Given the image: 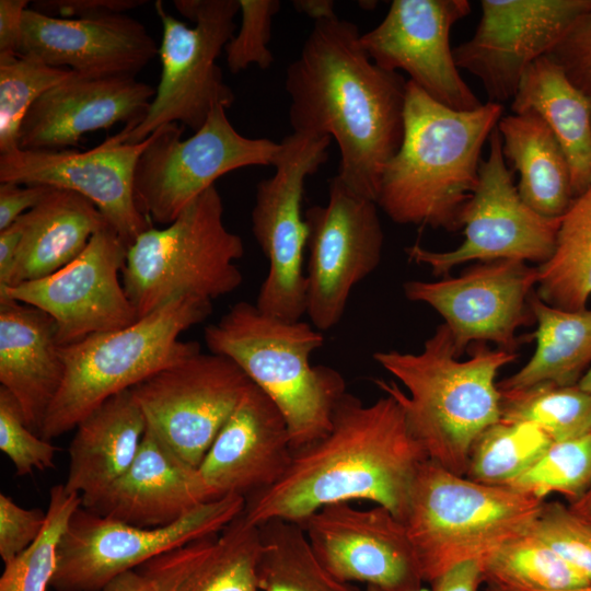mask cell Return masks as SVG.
I'll use <instances>...</instances> for the list:
<instances>
[{
  "label": "cell",
  "instance_id": "1",
  "mask_svg": "<svg viewBox=\"0 0 591 591\" xmlns=\"http://www.w3.org/2000/svg\"><path fill=\"white\" fill-rule=\"evenodd\" d=\"M358 26L337 15L316 21L286 70L292 132L335 139L337 176L375 201L380 178L404 131L407 80L376 66Z\"/></svg>",
  "mask_w": 591,
  "mask_h": 591
},
{
  "label": "cell",
  "instance_id": "2",
  "mask_svg": "<svg viewBox=\"0 0 591 591\" xmlns=\"http://www.w3.org/2000/svg\"><path fill=\"white\" fill-rule=\"evenodd\" d=\"M426 460L392 395L364 404L346 392L329 431L293 451L282 477L247 497L243 514L256 526L273 520L300 524L325 506L367 500L403 522L415 477Z\"/></svg>",
  "mask_w": 591,
  "mask_h": 591
},
{
  "label": "cell",
  "instance_id": "3",
  "mask_svg": "<svg viewBox=\"0 0 591 591\" xmlns=\"http://www.w3.org/2000/svg\"><path fill=\"white\" fill-rule=\"evenodd\" d=\"M503 106L448 107L407 80L403 139L385 165L375 202L398 224L455 232L478 184L484 144Z\"/></svg>",
  "mask_w": 591,
  "mask_h": 591
},
{
  "label": "cell",
  "instance_id": "4",
  "mask_svg": "<svg viewBox=\"0 0 591 591\" xmlns=\"http://www.w3.org/2000/svg\"><path fill=\"white\" fill-rule=\"evenodd\" d=\"M517 357V352L482 345L472 357L460 360L450 329L442 323L418 354H373L375 362L407 392L393 381L375 383L401 404L428 459L465 476L474 442L501 418L497 374Z\"/></svg>",
  "mask_w": 591,
  "mask_h": 591
},
{
  "label": "cell",
  "instance_id": "5",
  "mask_svg": "<svg viewBox=\"0 0 591 591\" xmlns=\"http://www.w3.org/2000/svg\"><path fill=\"white\" fill-rule=\"evenodd\" d=\"M210 352L235 362L281 412L293 451L323 438L346 391L335 369L313 366L324 336L311 323L268 315L239 301L204 331Z\"/></svg>",
  "mask_w": 591,
  "mask_h": 591
},
{
  "label": "cell",
  "instance_id": "6",
  "mask_svg": "<svg viewBox=\"0 0 591 591\" xmlns=\"http://www.w3.org/2000/svg\"><path fill=\"white\" fill-rule=\"evenodd\" d=\"M211 311V301L181 298L126 327L60 346L65 375L40 437H60L109 397L201 351L198 343L181 335Z\"/></svg>",
  "mask_w": 591,
  "mask_h": 591
},
{
  "label": "cell",
  "instance_id": "7",
  "mask_svg": "<svg viewBox=\"0 0 591 591\" xmlns=\"http://www.w3.org/2000/svg\"><path fill=\"white\" fill-rule=\"evenodd\" d=\"M544 502L426 460L415 477L403 521L424 581L432 582L459 563L482 561L529 533Z\"/></svg>",
  "mask_w": 591,
  "mask_h": 591
},
{
  "label": "cell",
  "instance_id": "8",
  "mask_svg": "<svg viewBox=\"0 0 591 591\" xmlns=\"http://www.w3.org/2000/svg\"><path fill=\"white\" fill-rule=\"evenodd\" d=\"M223 211L211 186L170 224L151 227L128 246L121 280L139 318L176 299L212 302L241 286L244 242L225 227Z\"/></svg>",
  "mask_w": 591,
  "mask_h": 591
},
{
  "label": "cell",
  "instance_id": "9",
  "mask_svg": "<svg viewBox=\"0 0 591 591\" xmlns=\"http://www.w3.org/2000/svg\"><path fill=\"white\" fill-rule=\"evenodd\" d=\"M173 3L195 25L187 26L171 15L160 0L154 2L162 25L160 81L140 124L130 131L121 128L126 143L142 142L159 127L172 123H181L195 132L216 106L228 109L235 101L217 59L235 33L239 0Z\"/></svg>",
  "mask_w": 591,
  "mask_h": 591
},
{
  "label": "cell",
  "instance_id": "10",
  "mask_svg": "<svg viewBox=\"0 0 591 591\" xmlns=\"http://www.w3.org/2000/svg\"><path fill=\"white\" fill-rule=\"evenodd\" d=\"M184 126L172 123L148 137L135 169L139 211L152 223L170 224L222 175L245 166L274 165L280 142L248 138L216 106L200 129L182 139Z\"/></svg>",
  "mask_w": 591,
  "mask_h": 591
},
{
  "label": "cell",
  "instance_id": "11",
  "mask_svg": "<svg viewBox=\"0 0 591 591\" xmlns=\"http://www.w3.org/2000/svg\"><path fill=\"white\" fill-rule=\"evenodd\" d=\"M332 138L292 132L280 142L275 173L256 187L251 212L254 237L268 259L255 305L287 321L306 314V275L303 270L309 227L302 213L306 178L328 158Z\"/></svg>",
  "mask_w": 591,
  "mask_h": 591
},
{
  "label": "cell",
  "instance_id": "12",
  "mask_svg": "<svg viewBox=\"0 0 591 591\" xmlns=\"http://www.w3.org/2000/svg\"><path fill=\"white\" fill-rule=\"evenodd\" d=\"M246 499L230 495L208 501L174 523L138 528L80 506L58 543L55 591H102L116 576L190 541L216 534L243 513Z\"/></svg>",
  "mask_w": 591,
  "mask_h": 591
},
{
  "label": "cell",
  "instance_id": "13",
  "mask_svg": "<svg viewBox=\"0 0 591 591\" xmlns=\"http://www.w3.org/2000/svg\"><path fill=\"white\" fill-rule=\"evenodd\" d=\"M488 143L478 184L462 212L463 242L450 251H432L418 243L405 248L409 260L428 267L434 276L447 277L452 268L473 260L512 259L541 265L555 250L560 218L544 217L521 198L497 127Z\"/></svg>",
  "mask_w": 591,
  "mask_h": 591
},
{
  "label": "cell",
  "instance_id": "14",
  "mask_svg": "<svg viewBox=\"0 0 591 591\" xmlns=\"http://www.w3.org/2000/svg\"><path fill=\"white\" fill-rule=\"evenodd\" d=\"M378 205L348 187L337 175L328 199L310 207L306 266V315L326 332L341 320L354 287L379 266L384 232Z\"/></svg>",
  "mask_w": 591,
  "mask_h": 591
},
{
  "label": "cell",
  "instance_id": "15",
  "mask_svg": "<svg viewBox=\"0 0 591 591\" xmlns=\"http://www.w3.org/2000/svg\"><path fill=\"white\" fill-rule=\"evenodd\" d=\"M251 384L231 359L199 351L130 391L147 427L185 462L198 467Z\"/></svg>",
  "mask_w": 591,
  "mask_h": 591
},
{
  "label": "cell",
  "instance_id": "16",
  "mask_svg": "<svg viewBox=\"0 0 591 591\" xmlns=\"http://www.w3.org/2000/svg\"><path fill=\"white\" fill-rule=\"evenodd\" d=\"M127 250L107 225L71 263L44 278L0 289V300L11 299L47 313L60 346L126 327L139 318L119 277Z\"/></svg>",
  "mask_w": 591,
  "mask_h": 591
},
{
  "label": "cell",
  "instance_id": "17",
  "mask_svg": "<svg viewBox=\"0 0 591 591\" xmlns=\"http://www.w3.org/2000/svg\"><path fill=\"white\" fill-rule=\"evenodd\" d=\"M537 276V267L528 263L500 259L477 263L456 277L409 280L403 290L409 301L441 315L459 357L471 344L493 343L515 352L517 331L534 321L530 298Z\"/></svg>",
  "mask_w": 591,
  "mask_h": 591
},
{
  "label": "cell",
  "instance_id": "18",
  "mask_svg": "<svg viewBox=\"0 0 591 591\" xmlns=\"http://www.w3.org/2000/svg\"><path fill=\"white\" fill-rule=\"evenodd\" d=\"M591 0H482L473 36L453 49L488 101H512L525 70L546 56Z\"/></svg>",
  "mask_w": 591,
  "mask_h": 591
},
{
  "label": "cell",
  "instance_id": "19",
  "mask_svg": "<svg viewBox=\"0 0 591 591\" xmlns=\"http://www.w3.org/2000/svg\"><path fill=\"white\" fill-rule=\"evenodd\" d=\"M471 9L468 0H394L360 43L380 68L402 70L437 102L472 111L483 103L463 80L450 45L451 28Z\"/></svg>",
  "mask_w": 591,
  "mask_h": 591
},
{
  "label": "cell",
  "instance_id": "20",
  "mask_svg": "<svg viewBox=\"0 0 591 591\" xmlns=\"http://www.w3.org/2000/svg\"><path fill=\"white\" fill-rule=\"evenodd\" d=\"M125 137L120 129L86 151L16 149L2 153L0 183L74 192L92 201L129 246L154 225L139 211L134 193L136 164L148 138L126 143Z\"/></svg>",
  "mask_w": 591,
  "mask_h": 591
},
{
  "label": "cell",
  "instance_id": "21",
  "mask_svg": "<svg viewBox=\"0 0 591 591\" xmlns=\"http://www.w3.org/2000/svg\"><path fill=\"white\" fill-rule=\"evenodd\" d=\"M300 525L318 560L340 581L380 591H412L425 582L404 523L382 506L333 503Z\"/></svg>",
  "mask_w": 591,
  "mask_h": 591
},
{
  "label": "cell",
  "instance_id": "22",
  "mask_svg": "<svg viewBox=\"0 0 591 591\" xmlns=\"http://www.w3.org/2000/svg\"><path fill=\"white\" fill-rule=\"evenodd\" d=\"M19 55L86 77H136L159 47L147 27L126 13L63 19L28 8Z\"/></svg>",
  "mask_w": 591,
  "mask_h": 591
},
{
  "label": "cell",
  "instance_id": "23",
  "mask_svg": "<svg viewBox=\"0 0 591 591\" xmlns=\"http://www.w3.org/2000/svg\"><path fill=\"white\" fill-rule=\"evenodd\" d=\"M155 89L136 77H86L73 72L28 109L19 149L63 150L83 135L118 123L130 131L146 116Z\"/></svg>",
  "mask_w": 591,
  "mask_h": 591
},
{
  "label": "cell",
  "instance_id": "24",
  "mask_svg": "<svg viewBox=\"0 0 591 591\" xmlns=\"http://www.w3.org/2000/svg\"><path fill=\"white\" fill-rule=\"evenodd\" d=\"M292 456L281 412L252 382L197 468L213 499H246L278 482Z\"/></svg>",
  "mask_w": 591,
  "mask_h": 591
},
{
  "label": "cell",
  "instance_id": "25",
  "mask_svg": "<svg viewBox=\"0 0 591 591\" xmlns=\"http://www.w3.org/2000/svg\"><path fill=\"white\" fill-rule=\"evenodd\" d=\"M215 500L198 468L148 427L128 470L85 509L138 528L166 526Z\"/></svg>",
  "mask_w": 591,
  "mask_h": 591
},
{
  "label": "cell",
  "instance_id": "26",
  "mask_svg": "<svg viewBox=\"0 0 591 591\" xmlns=\"http://www.w3.org/2000/svg\"><path fill=\"white\" fill-rule=\"evenodd\" d=\"M63 375L53 318L32 305L0 300V386L15 397L27 427L39 437Z\"/></svg>",
  "mask_w": 591,
  "mask_h": 591
},
{
  "label": "cell",
  "instance_id": "27",
  "mask_svg": "<svg viewBox=\"0 0 591 591\" xmlns=\"http://www.w3.org/2000/svg\"><path fill=\"white\" fill-rule=\"evenodd\" d=\"M260 553L259 528L241 513L220 532L172 548L137 569L157 591H260Z\"/></svg>",
  "mask_w": 591,
  "mask_h": 591
},
{
  "label": "cell",
  "instance_id": "28",
  "mask_svg": "<svg viewBox=\"0 0 591 591\" xmlns=\"http://www.w3.org/2000/svg\"><path fill=\"white\" fill-rule=\"evenodd\" d=\"M146 430L130 390L106 399L76 427L66 489L80 495L81 506L92 502L131 465Z\"/></svg>",
  "mask_w": 591,
  "mask_h": 591
},
{
  "label": "cell",
  "instance_id": "29",
  "mask_svg": "<svg viewBox=\"0 0 591 591\" xmlns=\"http://www.w3.org/2000/svg\"><path fill=\"white\" fill-rule=\"evenodd\" d=\"M20 220L23 234L7 287L40 279L61 269L84 251L96 232L109 225L88 198L53 187Z\"/></svg>",
  "mask_w": 591,
  "mask_h": 591
},
{
  "label": "cell",
  "instance_id": "30",
  "mask_svg": "<svg viewBox=\"0 0 591 591\" xmlns=\"http://www.w3.org/2000/svg\"><path fill=\"white\" fill-rule=\"evenodd\" d=\"M511 111L533 112L545 121L567 158L575 197L584 192L591 185V99L543 56L523 73Z\"/></svg>",
  "mask_w": 591,
  "mask_h": 591
},
{
  "label": "cell",
  "instance_id": "31",
  "mask_svg": "<svg viewBox=\"0 0 591 591\" xmlns=\"http://www.w3.org/2000/svg\"><path fill=\"white\" fill-rule=\"evenodd\" d=\"M505 160L519 173L524 202L547 218H561L575 199L567 158L545 121L533 112L500 118Z\"/></svg>",
  "mask_w": 591,
  "mask_h": 591
},
{
  "label": "cell",
  "instance_id": "32",
  "mask_svg": "<svg viewBox=\"0 0 591 591\" xmlns=\"http://www.w3.org/2000/svg\"><path fill=\"white\" fill-rule=\"evenodd\" d=\"M536 322L535 351L509 378L498 382L499 391L525 389L540 383L576 385L591 367V308L568 311L530 298Z\"/></svg>",
  "mask_w": 591,
  "mask_h": 591
},
{
  "label": "cell",
  "instance_id": "33",
  "mask_svg": "<svg viewBox=\"0 0 591 591\" xmlns=\"http://www.w3.org/2000/svg\"><path fill=\"white\" fill-rule=\"evenodd\" d=\"M535 294L568 311L587 308L591 297V185L560 218L555 250L538 265Z\"/></svg>",
  "mask_w": 591,
  "mask_h": 591
},
{
  "label": "cell",
  "instance_id": "34",
  "mask_svg": "<svg viewBox=\"0 0 591 591\" xmlns=\"http://www.w3.org/2000/svg\"><path fill=\"white\" fill-rule=\"evenodd\" d=\"M258 528L260 591H361L322 565L299 523L273 520Z\"/></svg>",
  "mask_w": 591,
  "mask_h": 591
},
{
  "label": "cell",
  "instance_id": "35",
  "mask_svg": "<svg viewBox=\"0 0 591 591\" xmlns=\"http://www.w3.org/2000/svg\"><path fill=\"white\" fill-rule=\"evenodd\" d=\"M484 582L521 591H563L591 581L530 532L482 560Z\"/></svg>",
  "mask_w": 591,
  "mask_h": 591
},
{
  "label": "cell",
  "instance_id": "36",
  "mask_svg": "<svg viewBox=\"0 0 591 591\" xmlns=\"http://www.w3.org/2000/svg\"><path fill=\"white\" fill-rule=\"evenodd\" d=\"M503 420L538 426L553 441L591 432V393L578 384L540 383L525 389L500 391Z\"/></svg>",
  "mask_w": 591,
  "mask_h": 591
},
{
  "label": "cell",
  "instance_id": "37",
  "mask_svg": "<svg viewBox=\"0 0 591 591\" xmlns=\"http://www.w3.org/2000/svg\"><path fill=\"white\" fill-rule=\"evenodd\" d=\"M552 442L546 432L532 422L500 419L474 442L465 476L486 485L509 486Z\"/></svg>",
  "mask_w": 591,
  "mask_h": 591
},
{
  "label": "cell",
  "instance_id": "38",
  "mask_svg": "<svg viewBox=\"0 0 591 591\" xmlns=\"http://www.w3.org/2000/svg\"><path fill=\"white\" fill-rule=\"evenodd\" d=\"M80 506V495L69 493L63 484L50 488L45 526L32 545L4 564L0 591H46L50 587L58 543Z\"/></svg>",
  "mask_w": 591,
  "mask_h": 591
},
{
  "label": "cell",
  "instance_id": "39",
  "mask_svg": "<svg viewBox=\"0 0 591 591\" xmlns=\"http://www.w3.org/2000/svg\"><path fill=\"white\" fill-rule=\"evenodd\" d=\"M72 73L32 55L0 58V154L19 149V132L28 109Z\"/></svg>",
  "mask_w": 591,
  "mask_h": 591
},
{
  "label": "cell",
  "instance_id": "40",
  "mask_svg": "<svg viewBox=\"0 0 591 591\" xmlns=\"http://www.w3.org/2000/svg\"><path fill=\"white\" fill-rule=\"evenodd\" d=\"M510 487L541 500L553 493L569 503L591 487V432L553 441L545 452Z\"/></svg>",
  "mask_w": 591,
  "mask_h": 591
},
{
  "label": "cell",
  "instance_id": "41",
  "mask_svg": "<svg viewBox=\"0 0 591 591\" xmlns=\"http://www.w3.org/2000/svg\"><path fill=\"white\" fill-rule=\"evenodd\" d=\"M591 581V523L561 502L545 501L531 531Z\"/></svg>",
  "mask_w": 591,
  "mask_h": 591
},
{
  "label": "cell",
  "instance_id": "42",
  "mask_svg": "<svg viewBox=\"0 0 591 591\" xmlns=\"http://www.w3.org/2000/svg\"><path fill=\"white\" fill-rule=\"evenodd\" d=\"M240 30L224 47L228 69L239 73L251 65L267 69L274 61L269 49L273 18L280 9L278 0H239Z\"/></svg>",
  "mask_w": 591,
  "mask_h": 591
},
{
  "label": "cell",
  "instance_id": "43",
  "mask_svg": "<svg viewBox=\"0 0 591 591\" xmlns=\"http://www.w3.org/2000/svg\"><path fill=\"white\" fill-rule=\"evenodd\" d=\"M0 449L11 460L19 476L54 467L57 448L26 425L15 397L0 386Z\"/></svg>",
  "mask_w": 591,
  "mask_h": 591
},
{
  "label": "cell",
  "instance_id": "44",
  "mask_svg": "<svg viewBox=\"0 0 591 591\" xmlns=\"http://www.w3.org/2000/svg\"><path fill=\"white\" fill-rule=\"evenodd\" d=\"M546 56L591 99V7L573 21Z\"/></svg>",
  "mask_w": 591,
  "mask_h": 591
},
{
  "label": "cell",
  "instance_id": "45",
  "mask_svg": "<svg viewBox=\"0 0 591 591\" xmlns=\"http://www.w3.org/2000/svg\"><path fill=\"white\" fill-rule=\"evenodd\" d=\"M46 519L47 514L42 509H25L0 494V556L4 564L36 541Z\"/></svg>",
  "mask_w": 591,
  "mask_h": 591
},
{
  "label": "cell",
  "instance_id": "46",
  "mask_svg": "<svg viewBox=\"0 0 591 591\" xmlns=\"http://www.w3.org/2000/svg\"><path fill=\"white\" fill-rule=\"evenodd\" d=\"M144 0H37L31 9L56 18L81 19L126 13L146 4Z\"/></svg>",
  "mask_w": 591,
  "mask_h": 591
},
{
  "label": "cell",
  "instance_id": "47",
  "mask_svg": "<svg viewBox=\"0 0 591 591\" xmlns=\"http://www.w3.org/2000/svg\"><path fill=\"white\" fill-rule=\"evenodd\" d=\"M51 187L0 183V231L33 209Z\"/></svg>",
  "mask_w": 591,
  "mask_h": 591
},
{
  "label": "cell",
  "instance_id": "48",
  "mask_svg": "<svg viewBox=\"0 0 591 591\" xmlns=\"http://www.w3.org/2000/svg\"><path fill=\"white\" fill-rule=\"evenodd\" d=\"M27 0H0V58L18 56Z\"/></svg>",
  "mask_w": 591,
  "mask_h": 591
},
{
  "label": "cell",
  "instance_id": "49",
  "mask_svg": "<svg viewBox=\"0 0 591 591\" xmlns=\"http://www.w3.org/2000/svg\"><path fill=\"white\" fill-rule=\"evenodd\" d=\"M480 560L459 563L437 577L431 583V591H477L484 582Z\"/></svg>",
  "mask_w": 591,
  "mask_h": 591
},
{
  "label": "cell",
  "instance_id": "50",
  "mask_svg": "<svg viewBox=\"0 0 591 591\" xmlns=\"http://www.w3.org/2000/svg\"><path fill=\"white\" fill-rule=\"evenodd\" d=\"M23 229L20 218L0 231V289L9 285L21 245Z\"/></svg>",
  "mask_w": 591,
  "mask_h": 591
},
{
  "label": "cell",
  "instance_id": "51",
  "mask_svg": "<svg viewBox=\"0 0 591 591\" xmlns=\"http://www.w3.org/2000/svg\"><path fill=\"white\" fill-rule=\"evenodd\" d=\"M102 591H157V588L147 576L134 569L113 578Z\"/></svg>",
  "mask_w": 591,
  "mask_h": 591
},
{
  "label": "cell",
  "instance_id": "52",
  "mask_svg": "<svg viewBox=\"0 0 591 591\" xmlns=\"http://www.w3.org/2000/svg\"><path fill=\"white\" fill-rule=\"evenodd\" d=\"M296 10L316 21L336 16L334 1L332 0H294Z\"/></svg>",
  "mask_w": 591,
  "mask_h": 591
},
{
  "label": "cell",
  "instance_id": "53",
  "mask_svg": "<svg viewBox=\"0 0 591 591\" xmlns=\"http://www.w3.org/2000/svg\"><path fill=\"white\" fill-rule=\"evenodd\" d=\"M568 506L573 512L591 523V487L581 498Z\"/></svg>",
  "mask_w": 591,
  "mask_h": 591
},
{
  "label": "cell",
  "instance_id": "54",
  "mask_svg": "<svg viewBox=\"0 0 591 591\" xmlns=\"http://www.w3.org/2000/svg\"><path fill=\"white\" fill-rule=\"evenodd\" d=\"M487 591H521V590L510 589V588H506V587H501L497 584H487ZM563 591H591V582L579 588L563 590Z\"/></svg>",
  "mask_w": 591,
  "mask_h": 591
},
{
  "label": "cell",
  "instance_id": "55",
  "mask_svg": "<svg viewBox=\"0 0 591 591\" xmlns=\"http://www.w3.org/2000/svg\"><path fill=\"white\" fill-rule=\"evenodd\" d=\"M578 385H579L582 390H584V391L591 393V367H590V369L586 372V374L581 378V380L579 381Z\"/></svg>",
  "mask_w": 591,
  "mask_h": 591
},
{
  "label": "cell",
  "instance_id": "56",
  "mask_svg": "<svg viewBox=\"0 0 591 591\" xmlns=\"http://www.w3.org/2000/svg\"><path fill=\"white\" fill-rule=\"evenodd\" d=\"M366 591H380V590L378 588H375V587L367 586Z\"/></svg>",
  "mask_w": 591,
  "mask_h": 591
},
{
  "label": "cell",
  "instance_id": "57",
  "mask_svg": "<svg viewBox=\"0 0 591 591\" xmlns=\"http://www.w3.org/2000/svg\"><path fill=\"white\" fill-rule=\"evenodd\" d=\"M412 591H431V589H428V588L421 586L420 588L412 590Z\"/></svg>",
  "mask_w": 591,
  "mask_h": 591
}]
</instances>
